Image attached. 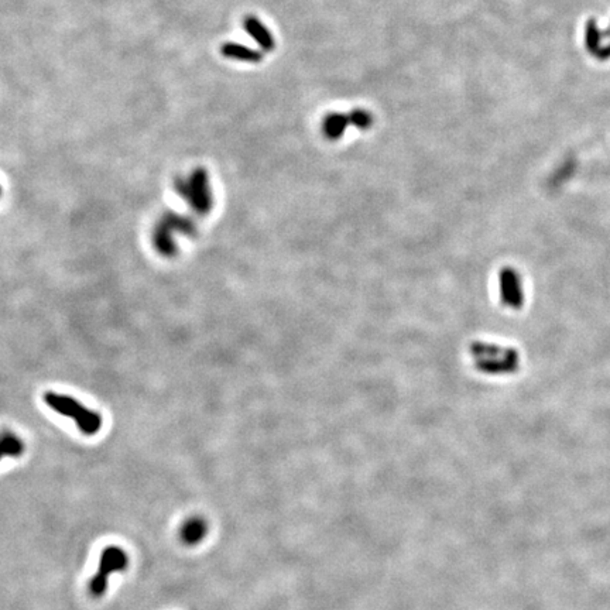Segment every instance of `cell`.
Here are the masks:
<instances>
[{"label": "cell", "instance_id": "obj_8", "mask_svg": "<svg viewBox=\"0 0 610 610\" xmlns=\"http://www.w3.org/2000/svg\"><path fill=\"white\" fill-rule=\"evenodd\" d=\"M221 53L224 57L229 58V60H235V61H242V63H251V64H258L263 60V54L261 51L239 44V43H225L221 47Z\"/></svg>", "mask_w": 610, "mask_h": 610}, {"label": "cell", "instance_id": "obj_13", "mask_svg": "<svg viewBox=\"0 0 610 610\" xmlns=\"http://www.w3.org/2000/svg\"><path fill=\"white\" fill-rule=\"evenodd\" d=\"M0 451H1L3 458L4 456L19 458L24 452V443L19 436L6 431L0 436Z\"/></svg>", "mask_w": 610, "mask_h": 610}, {"label": "cell", "instance_id": "obj_2", "mask_svg": "<svg viewBox=\"0 0 610 610\" xmlns=\"http://www.w3.org/2000/svg\"><path fill=\"white\" fill-rule=\"evenodd\" d=\"M44 400L58 414L73 419L83 434L95 436L99 433L102 427V417L78 403L75 399L50 391L44 394Z\"/></svg>", "mask_w": 610, "mask_h": 610}, {"label": "cell", "instance_id": "obj_15", "mask_svg": "<svg viewBox=\"0 0 610 610\" xmlns=\"http://www.w3.org/2000/svg\"><path fill=\"white\" fill-rule=\"evenodd\" d=\"M1 458H3V455H1V451H0V459H1Z\"/></svg>", "mask_w": 610, "mask_h": 610}, {"label": "cell", "instance_id": "obj_5", "mask_svg": "<svg viewBox=\"0 0 610 610\" xmlns=\"http://www.w3.org/2000/svg\"><path fill=\"white\" fill-rule=\"evenodd\" d=\"M475 366L485 374H510L519 369L520 354L516 349H512V352L503 357L476 359Z\"/></svg>", "mask_w": 610, "mask_h": 610}, {"label": "cell", "instance_id": "obj_9", "mask_svg": "<svg viewBox=\"0 0 610 610\" xmlns=\"http://www.w3.org/2000/svg\"><path fill=\"white\" fill-rule=\"evenodd\" d=\"M153 243L157 252L166 258H173L177 255V243H175L173 232L166 228L162 222H157L153 232Z\"/></svg>", "mask_w": 610, "mask_h": 610}, {"label": "cell", "instance_id": "obj_6", "mask_svg": "<svg viewBox=\"0 0 610 610\" xmlns=\"http://www.w3.org/2000/svg\"><path fill=\"white\" fill-rule=\"evenodd\" d=\"M243 28L258 43V46L262 48L263 51L268 53V51L274 50L275 41H274L273 34L256 16H248L243 20Z\"/></svg>", "mask_w": 610, "mask_h": 610}, {"label": "cell", "instance_id": "obj_11", "mask_svg": "<svg viewBox=\"0 0 610 610\" xmlns=\"http://www.w3.org/2000/svg\"><path fill=\"white\" fill-rule=\"evenodd\" d=\"M206 535V523L199 517H192L182 525L181 538L186 545L198 544Z\"/></svg>", "mask_w": 610, "mask_h": 610}, {"label": "cell", "instance_id": "obj_10", "mask_svg": "<svg viewBox=\"0 0 610 610\" xmlns=\"http://www.w3.org/2000/svg\"><path fill=\"white\" fill-rule=\"evenodd\" d=\"M348 126V116L344 113L334 112V113H330L325 116V119L322 122V132L328 140L335 142L344 136Z\"/></svg>", "mask_w": 610, "mask_h": 610}, {"label": "cell", "instance_id": "obj_3", "mask_svg": "<svg viewBox=\"0 0 610 610\" xmlns=\"http://www.w3.org/2000/svg\"><path fill=\"white\" fill-rule=\"evenodd\" d=\"M129 558L127 554L119 547H107L99 559V569L89 584V592L92 596H102L107 588V578L110 574L123 572L127 569Z\"/></svg>", "mask_w": 610, "mask_h": 610}, {"label": "cell", "instance_id": "obj_4", "mask_svg": "<svg viewBox=\"0 0 610 610\" xmlns=\"http://www.w3.org/2000/svg\"><path fill=\"white\" fill-rule=\"evenodd\" d=\"M502 303L512 308L520 310L524 304V290L522 275L513 267H503L499 274Z\"/></svg>", "mask_w": 610, "mask_h": 610}, {"label": "cell", "instance_id": "obj_1", "mask_svg": "<svg viewBox=\"0 0 610 610\" xmlns=\"http://www.w3.org/2000/svg\"><path fill=\"white\" fill-rule=\"evenodd\" d=\"M175 191L184 198L198 215H208L214 206V196L209 184V175L205 169H195L188 178H177Z\"/></svg>", "mask_w": 610, "mask_h": 610}, {"label": "cell", "instance_id": "obj_7", "mask_svg": "<svg viewBox=\"0 0 610 610\" xmlns=\"http://www.w3.org/2000/svg\"><path fill=\"white\" fill-rule=\"evenodd\" d=\"M162 222L166 228H169L173 233L178 232L181 235H185L188 238H194L198 233V228L195 221L191 216L186 215H179L177 212H166L162 219L159 221Z\"/></svg>", "mask_w": 610, "mask_h": 610}, {"label": "cell", "instance_id": "obj_16", "mask_svg": "<svg viewBox=\"0 0 610 610\" xmlns=\"http://www.w3.org/2000/svg\"><path fill=\"white\" fill-rule=\"evenodd\" d=\"M0 195H1V186H0Z\"/></svg>", "mask_w": 610, "mask_h": 610}, {"label": "cell", "instance_id": "obj_14", "mask_svg": "<svg viewBox=\"0 0 610 610\" xmlns=\"http://www.w3.org/2000/svg\"><path fill=\"white\" fill-rule=\"evenodd\" d=\"M349 125L360 129V130H367L372 123H373V116L364 110V109H353L350 110L348 115Z\"/></svg>", "mask_w": 610, "mask_h": 610}, {"label": "cell", "instance_id": "obj_12", "mask_svg": "<svg viewBox=\"0 0 610 610\" xmlns=\"http://www.w3.org/2000/svg\"><path fill=\"white\" fill-rule=\"evenodd\" d=\"M513 348H503L493 344L486 342H472L469 347V352L475 359H495V357H503L509 354Z\"/></svg>", "mask_w": 610, "mask_h": 610}]
</instances>
